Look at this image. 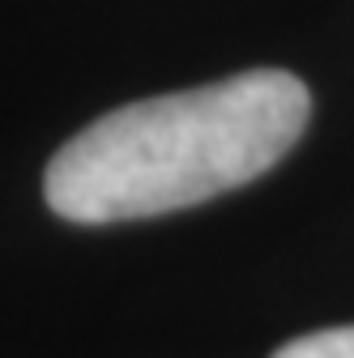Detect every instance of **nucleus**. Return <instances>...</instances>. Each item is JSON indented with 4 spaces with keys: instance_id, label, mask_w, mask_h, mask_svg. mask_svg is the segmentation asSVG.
I'll return each mask as SVG.
<instances>
[{
    "instance_id": "f03ea898",
    "label": "nucleus",
    "mask_w": 354,
    "mask_h": 358,
    "mask_svg": "<svg viewBox=\"0 0 354 358\" xmlns=\"http://www.w3.org/2000/svg\"><path fill=\"white\" fill-rule=\"evenodd\" d=\"M274 358H354V324L303 333V337L286 341Z\"/></svg>"
},
{
    "instance_id": "f257e3e1",
    "label": "nucleus",
    "mask_w": 354,
    "mask_h": 358,
    "mask_svg": "<svg viewBox=\"0 0 354 358\" xmlns=\"http://www.w3.org/2000/svg\"><path fill=\"white\" fill-rule=\"evenodd\" d=\"M312 99L286 69L158 94L107 111L48 162L43 192L69 222H128L252 184L303 137Z\"/></svg>"
}]
</instances>
